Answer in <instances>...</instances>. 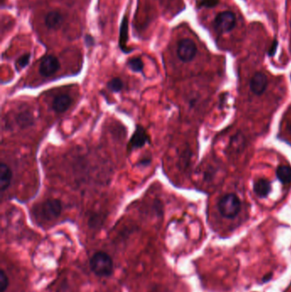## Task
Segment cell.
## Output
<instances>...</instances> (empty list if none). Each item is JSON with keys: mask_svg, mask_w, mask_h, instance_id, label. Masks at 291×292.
Wrapping results in <instances>:
<instances>
[{"mask_svg": "<svg viewBox=\"0 0 291 292\" xmlns=\"http://www.w3.org/2000/svg\"><path fill=\"white\" fill-rule=\"evenodd\" d=\"M92 271L99 277H108L114 269L113 260L109 255L103 251L95 253L90 260Z\"/></svg>", "mask_w": 291, "mask_h": 292, "instance_id": "cell-1", "label": "cell"}, {"mask_svg": "<svg viewBox=\"0 0 291 292\" xmlns=\"http://www.w3.org/2000/svg\"><path fill=\"white\" fill-rule=\"evenodd\" d=\"M61 202L58 199H47L40 204L37 211V216L45 221L58 219L61 213Z\"/></svg>", "mask_w": 291, "mask_h": 292, "instance_id": "cell-2", "label": "cell"}, {"mask_svg": "<svg viewBox=\"0 0 291 292\" xmlns=\"http://www.w3.org/2000/svg\"><path fill=\"white\" fill-rule=\"evenodd\" d=\"M219 210L224 217L231 219L240 212L241 202L236 195H226L219 201Z\"/></svg>", "mask_w": 291, "mask_h": 292, "instance_id": "cell-3", "label": "cell"}, {"mask_svg": "<svg viewBox=\"0 0 291 292\" xmlns=\"http://www.w3.org/2000/svg\"><path fill=\"white\" fill-rule=\"evenodd\" d=\"M236 26V16L231 11L219 13L214 19V28L220 33L230 32Z\"/></svg>", "mask_w": 291, "mask_h": 292, "instance_id": "cell-4", "label": "cell"}, {"mask_svg": "<svg viewBox=\"0 0 291 292\" xmlns=\"http://www.w3.org/2000/svg\"><path fill=\"white\" fill-rule=\"evenodd\" d=\"M198 52V48L193 40L184 39L180 40L177 48V54L181 61L184 62L191 61L194 59Z\"/></svg>", "mask_w": 291, "mask_h": 292, "instance_id": "cell-5", "label": "cell"}, {"mask_svg": "<svg viewBox=\"0 0 291 292\" xmlns=\"http://www.w3.org/2000/svg\"><path fill=\"white\" fill-rule=\"evenodd\" d=\"M151 139L150 136L147 134L146 130L143 126L138 125L133 136L131 138L128 144H127V150L128 152H132L136 149H140L144 147L146 144H150Z\"/></svg>", "mask_w": 291, "mask_h": 292, "instance_id": "cell-6", "label": "cell"}, {"mask_svg": "<svg viewBox=\"0 0 291 292\" xmlns=\"http://www.w3.org/2000/svg\"><path fill=\"white\" fill-rule=\"evenodd\" d=\"M60 69V62L58 58L54 56H46L41 60L40 65V73L45 77H49L58 71Z\"/></svg>", "mask_w": 291, "mask_h": 292, "instance_id": "cell-7", "label": "cell"}, {"mask_svg": "<svg viewBox=\"0 0 291 292\" xmlns=\"http://www.w3.org/2000/svg\"><path fill=\"white\" fill-rule=\"evenodd\" d=\"M268 79L263 73H256L250 80V89L256 95H261L266 91Z\"/></svg>", "mask_w": 291, "mask_h": 292, "instance_id": "cell-8", "label": "cell"}, {"mask_svg": "<svg viewBox=\"0 0 291 292\" xmlns=\"http://www.w3.org/2000/svg\"><path fill=\"white\" fill-rule=\"evenodd\" d=\"M72 98L67 94H60L54 97L52 102V108L58 113L66 111L72 104Z\"/></svg>", "mask_w": 291, "mask_h": 292, "instance_id": "cell-9", "label": "cell"}, {"mask_svg": "<svg viewBox=\"0 0 291 292\" xmlns=\"http://www.w3.org/2000/svg\"><path fill=\"white\" fill-rule=\"evenodd\" d=\"M13 173L11 168L5 163H1L0 165V189L1 191H6L12 181Z\"/></svg>", "mask_w": 291, "mask_h": 292, "instance_id": "cell-10", "label": "cell"}, {"mask_svg": "<svg viewBox=\"0 0 291 292\" xmlns=\"http://www.w3.org/2000/svg\"><path fill=\"white\" fill-rule=\"evenodd\" d=\"M63 22L62 15L58 11H50L46 15L45 23L48 29H58Z\"/></svg>", "mask_w": 291, "mask_h": 292, "instance_id": "cell-11", "label": "cell"}, {"mask_svg": "<svg viewBox=\"0 0 291 292\" xmlns=\"http://www.w3.org/2000/svg\"><path fill=\"white\" fill-rule=\"evenodd\" d=\"M271 191L269 181L260 179L254 183V191L259 198H266Z\"/></svg>", "mask_w": 291, "mask_h": 292, "instance_id": "cell-12", "label": "cell"}, {"mask_svg": "<svg viewBox=\"0 0 291 292\" xmlns=\"http://www.w3.org/2000/svg\"><path fill=\"white\" fill-rule=\"evenodd\" d=\"M16 123L22 128H27L33 124V117L30 112L26 110L19 113L16 116Z\"/></svg>", "mask_w": 291, "mask_h": 292, "instance_id": "cell-13", "label": "cell"}, {"mask_svg": "<svg viewBox=\"0 0 291 292\" xmlns=\"http://www.w3.org/2000/svg\"><path fill=\"white\" fill-rule=\"evenodd\" d=\"M276 175L282 184L291 183V168L289 166H279L277 168Z\"/></svg>", "mask_w": 291, "mask_h": 292, "instance_id": "cell-14", "label": "cell"}, {"mask_svg": "<svg viewBox=\"0 0 291 292\" xmlns=\"http://www.w3.org/2000/svg\"><path fill=\"white\" fill-rule=\"evenodd\" d=\"M108 88L113 92H119L123 90L124 84L122 79L120 78H114L108 82Z\"/></svg>", "mask_w": 291, "mask_h": 292, "instance_id": "cell-15", "label": "cell"}, {"mask_svg": "<svg viewBox=\"0 0 291 292\" xmlns=\"http://www.w3.org/2000/svg\"><path fill=\"white\" fill-rule=\"evenodd\" d=\"M128 67L133 72H141L144 69V63L140 58H132L128 61Z\"/></svg>", "mask_w": 291, "mask_h": 292, "instance_id": "cell-16", "label": "cell"}, {"mask_svg": "<svg viewBox=\"0 0 291 292\" xmlns=\"http://www.w3.org/2000/svg\"><path fill=\"white\" fill-rule=\"evenodd\" d=\"M30 58H31L30 54L27 53V54H24L21 58H19L18 60L16 61V63H15V68H16V69L20 70V69L25 68L26 66L29 64Z\"/></svg>", "mask_w": 291, "mask_h": 292, "instance_id": "cell-17", "label": "cell"}, {"mask_svg": "<svg viewBox=\"0 0 291 292\" xmlns=\"http://www.w3.org/2000/svg\"><path fill=\"white\" fill-rule=\"evenodd\" d=\"M9 286V278L4 270L0 272V292H5Z\"/></svg>", "mask_w": 291, "mask_h": 292, "instance_id": "cell-18", "label": "cell"}, {"mask_svg": "<svg viewBox=\"0 0 291 292\" xmlns=\"http://www.w3.org/2000/svg\"><path fill=\"white\" fill-rule=\"evenodd\" d=\"M219 3V0H198V6L200 8H214Z\"/></svg>", "mask_w": 291, "mask_h": 292, "instance_id": "cell-19", "label": "cell"}, {"mask_svg": "<svg viewBox=\"0 0 291 292\" xmlns=\"http://www.w3.org/2000/svg\"><path fill=\"white\" fill-rule=\"evenodd\" d=\"M277 41L275 40L273 41V44H272V46L270 47L269 51H268V55L271 56V57H273L275 54V52L277 51Z\"/></svg>", "mask_w": 291, "mask_h": 292, "instance_id": "cell-20", "label": "cell"}, {"mask_svg": "<svg viewBox=\"0 0 291 292\" xmlns=\"http://www.w3.org/2000/svg\"><path fill=\"white\" fill-rule=\"evenodd\" d=\"M151 162V157H146V158L142 159L141 160V162H139V164L140 165H148V164H150V162Z\"/></svg>", "mask_w": 291, "mask_h": 292, "instance_id": "cell-21", "label": "cell"}, {"mask_svg": "<svg viewBox=\"0 0 291 292\" xmlns=\"http://www.w3.org/2000/svg\"><path fill=\"white\" fill-rule=\"evenodd\" d=\"M288 129H289V132H290V134H291V124H289V125H288Z\"/></svg>", "mask_w": 291, "mask_h": 292, "instance_id": "cell-22", "label": "cell"}]
</instances>
